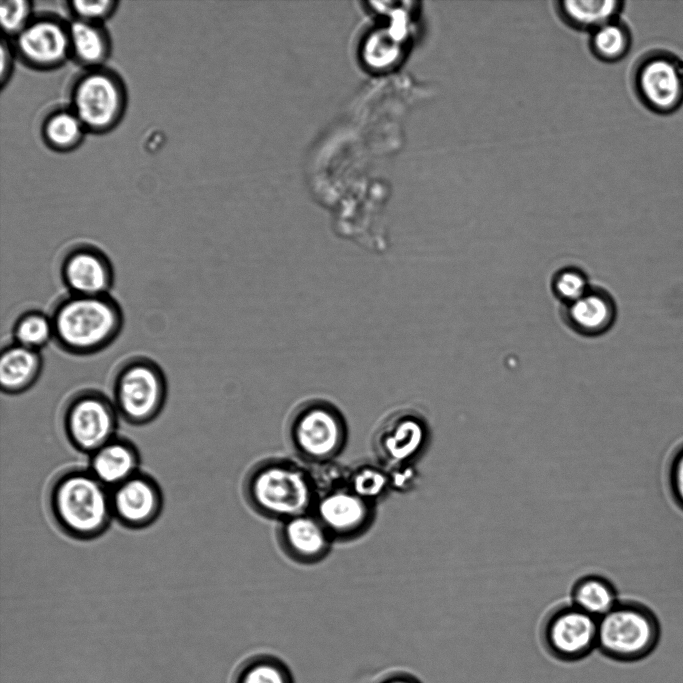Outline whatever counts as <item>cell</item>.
I'll return each instance as SVG.
<instances>
[{
    "mask_svg": "<svg viewBox=\"0 0 683 683\" xmlns=\"http://www.w3.org/2000/svg\"><path fill=\"white\" fill-rule=\"evenodd\" d=\"M242 488L255 512L279 522L311 512L318 495L312 472L283 457H269L251 466Z\"/></svg>",
    "mask_w": 683,
    "mask_h": 683,
    "instance_id": "obj_1",
    "label": "cell"
},
{
    "mask_svg": "<svg viewBox=\"0 0 683 683\" xmlns=\"http://www.w3.org/2000/svg\"><path fill=\"white\" fill-rule=\"evenodd\" d=\"M57 345L74 355H90L107 348L120 334L123 312L109 294H69L50 314Z\"/></svg>",
    "mask_w": 683,
    "mask_h": 683,
    "instance_id": "obj_2",
    "label": "cell"
},
{
    "mask_svg": "<svg viewBox=\"0 0 683 683\" xmlns=\"http://www.w3.org/2000/svg\"><path fill=\"white\" fill-rule=\"evenodd\" d=\"M49 507L57 525L82 540L103 534L113 518L110 491L89 470L60 474L50 488Z\"/></svg>",
    "mask_w": 683,
    "mask_h": 683,
    "instance_id": "obj_3",
    "label": "cell"
},
{
    "mask_svg": "<svg viewBox=\"0 0 683 683\" xmlns=\"http://www.w3.org/2000/svg\"><path fill=\"white\" fill-rule=\"evenodd\" d=\"M290 446L303 460L313 464L331 462L341 453L348 438L341 409L322 396H309L295 403L286 419Z\"/></svg>",
    "mask_w": 683,
    "mask_h": 683,
    "instance_id": "obj_4",
    "label": "cell"
},
{
    "mask_svg": "<svg viewBox=\"0 0 683 683\" xmlns=\"http://www.w3.org/2000/svg\"><path fill=\"white\" fill-rule=\"evenodd\" d=\"M655 613L637 601H619L598 619L597 650L618 662H635L650 655L660 639Z\"/></svg>",
    "mask_w": 683,
    "mask_h": 683,
    "instance_id": "obj_5",
    "label": "cell"
},
{
    "mask_svg": "<svg viewBox=\"0 0 683 683\" xmlns=\"http://www.w3.org/2000/svg\"><path fill=\"white\" fill-rule=\"evenodd\" d=\"M68 105L87 132L107 133L125 114L126 86L119 74L105 66L83 69L71 84Z\"/></svg>",
    "mask_w": 683,
    "mask_h": 683,
    "instance_id": "obj_6",
    "label": "cell"
},
{
    "mask_svg": "<svg viewBox=\"0 0 683 683\" xmlns=\"http://www.w3.org/2000/svg\"><path fill=\"white\" fill-rule=\"evenodd\" d=\"M113 403L127 422L143 425L161 412L167 383L159 365L146 357H133L117 369L112 383Z\"/></svg>",
    "mask_w": 683,
    "mask_h": 683,
    "instance_id": "obj_7",
    "label": "cell"
},
{
    "mask_svg": "<svg viewBox=\"0 0 683 683\" xmlns=\"http://www.w3.org/2000/svg\"><path fill=\"white\" fill-rule=\"evenodd\" d=\"M633 88L641 104L658 115L683 106V57L666 48L646 51L633 71Z\"/></svg>",
    "mask_w": 683,
    "mask_h": 683,
    "instance_id": "obj_8",
    "label": "cell"
},
{
    "mask_svg": "<svg viewBox=\"0 0 683 683\" xmlns=\"http://www.w3.org/2000/svg\"><path fill=\"white\" fill-rule=\"evenodd\" d=\"M430 439L426 417L411 405L390 409L377 422L372 435L373 450L385 467L413 465Z\"/></svg>",
    "mask_w": 683,
    "mask_h": 683,
    "instance_id": "obj_9",
    "label": "cell"
},
{
    "mask_svg": "<svg viewBox=\"0 0 683 683\" xmlns=\"http://www.w3.org/2000/svg\"><path fill=\"white\" fill-rule=\"evenodd\" d=\"M598 619L571 602L551 609L540 626L544 650L562 662H577L597 649Z\"/></svg>",
    "mask_w": 683,
    "mask_h": 683,
    "instance_id": "obj_10",
    "label": "cell"
},
{
    "mask_svg": "<svg viewBox=\"0 0 683 683\" xmlns=\"http://www.w3.org/2000/svg\"><path fill=\"white\" fill-rule=\"evenodd\" d=\"M118 415L113 401L101 392L79 391L64 408L65 434L76 449L92 454L116 437Z\"/></svg>",
    "mask_w": 683,
    "mask_h": 683,
    "instance_id": "obj_11",
    "label": "cell"
},
{
    "mask_svg": "<svg viewBox=\"0 0 683 683\" xmlns=\"http://www.w3.org/2000/svg\"><path fill=\"white\" fill-rule=\"evenodd\" d=\"M12 40L16 57L35 70L56 69L70 58L68 22L55 14H35Z\"/></svg>",
    "mask_w": 683,
    "mask_h": 683,
    "instance_id": "obj_12",
    "label": "cell"
},
{
    "mask_svg": "<svg viewBox=\"0 0 683 683\" xmlns=\"http://www.w3.org/2000/svg\"><path fill=\"white\" fill-rule=\"evenodd\" d=\"M313 514L333 540H350L366 532L375 518V503L370 502L347 485L320 492Z\"/></svg>",
    "mask_w": 683,
    "mask_h": 683,
    "instance_id": "obj_13",
    "label": "cell"
},
{
    "mask_svg": "<svg viewBox=\"0 0 683 683\" xmlns=\"http://www.w3.org/2000/svg\"><path fill=\"white\" fill-rule=\"evenodd\" d=\"M60 275L70 294L97 296L109 294L114 271L107 255L89 244L70 248L62 258Z\"/></svg>",
    "mask_w": 683,
    "mask_h": 683,
    "instance_id": "obj_14",
    "label": "cell"
},
{
    "mask_svg": "<svg viewBox=\"0 0 683 683\" xmlns=\"http://www.w3.org/2000/svg\"><path fill=\"white\" fill-rule=\"evenodd\" d=\"M113 517L131 529L152 524L162 509V494L149 476L136 473L110 490Z\"/></svg>",
    "mask_w": 683,
    "mask_h": 683,
    "instance_id": "obj_15",
    "label": "cell"
},
{
    "mask_svg": "<svg viewBox=\"0 0 683 683\" xmlns=\"http://www.w3.org/2000/svg\"><path fill=\"white\" fill-rule=\"evenodd\" d=\"M277 539L288 557L303 564L324 559L333 542L322 523L310 512L280 521Z\"/></svg>",
    "mask_w": 683,
    "mask_h": 683,
    "instance_id": "obj_16",
    "label": "cell"
},
{
    "mask_svg": "<svg viewBox=\"0 0 683 683\" xmlns=\"http://www.w3.org/2000/svg\"><path fill=\"white\" fill-rule=\"evenodd\" d=\"M563 314L574 332L585 337H596L612 328L617 318V306L606 289L590 286L579 299L564 305Z\"/></svg>",
    "mask_w": 683,
    "mask_h": 683,
    "instance_id": "obj_17",
    "label": "cell"
},
{
    "mask_svg": "<svg viewBox=\"0 0 683 683\" xmlns=\"http://www.w3.org/2000/svg\"><path fill=\"white\" fill-rule=\"evenodd\" d=\"M90 455L88 470L108 488L112 489L138 473L137 449L126 439L114 437Z\"/></svg>",
    "mask_w": 683,
    "mask_h": 683,
    "instance_id": "obj_18",
    "label": "cell"
},
{
    "mask_svg": "<svg viewBox=\"0 0 683 683\" xmlns=\"http://www.w3.org/2000/svg\"><path fill=\"white\" fill-rule=\"evenodd\" d=\"M43 366L40 351L15 342L5 346L0 356V385L4 393L19 394L38 380Z\"/></svg>",
    "mask_w": 683,
    "mask_h": 683,
    "instance_id": "obj_19",
    "label": "cell"
},
{
    "mask_svg": "<svg viewBox=\"0 0 683 683\" xmlns=\"http://www.w3.org/2000/svg\"><path fill=\"white\" fill-rule=\"evenodd\" d=\"M68 30L70 58L83 69L104 66L112 46L103 24L71 19Z\"/></svg>",
    "mask_w": 683,
    "mask_h": 683,
    "instance_id": "obj_20",
    "label": "cell"
},
{
    "mask_svg": "<svg viewBox=\"0 0 683 683\" xmlns=\"http://www.w3.org/2000/svg\"><path fill=\"white\" fill-rule=\"evenodd\" d=\"M39 131L43 143L56 152L76 149L88 133L68 104L53 106L45 112L40 121Z\"/></svg>",
    "mask_w": 683,
    "mask_h": 683,
    "instance_id": "obj_21",
    "label": "cell"
},
{
    "mask_svg": "<svg viewBox=\"0 0 683 683\" xmlns=\"http://www.w3.org/2000/svg\"><path fill=\"white\" fill-rule=\"evenodd\" d=\"M570 599L574 606L597 619L620 601L614 584L598 574H587L576 580Z\"/></svg>",
    "mask_w": 683,
    "mask_h": 683,
    "instance_id": "obj_22",
    "label": "cell"
},
{
    "mask_svg": "<svg viewBox=\"0 0 683 683\" xmlns=\"http://www.w3.org/2000/svg\"><path fill=\"white\" fill-rule=\"evenodd\" d=\"M232 683H295L289 665L270 652H255L237 666Z\"/></svg>",
    "mask_w": 683,
    "mask_h": 683,
    "instance_id": "obj_23",
    "label": "cell"
},
{
    "mask_svg": "<svg viewBox=\"0 0 683 683\" xmlns=\"http://www.w3.org/2000/svg\"><path fill=\"white\" fill-rule=\"evenodd\" d=\"M623 4L615 0H566L559 3V9L570 25L593 31L616 20Z\"/></svg>",
    "mask_w": 683,
    "mask_h": 683,
    "instance_id": "obj_24",
    "label": "cell"
},
{
    "mask_svg": "<svg viewBox=\"0 0 683 683\" xmlns=\"http://www.w3.org/2000/svg\"><path fill=\"white\" fill-rule=\"evenodd\" d=\"M631 44L629 28L617 19L593 30L590 40L594 55L606 62H616L624 58Z\"/></svg>",
    "mask_w": 683,
    "mask_h": 683,
    "instance_id": "obj_25",
    "label": "cell"
},
{
    "mask_svg": "<svg viewBox=\"0 0 683 683\" xmlns=\"http://www.w3.org/2000/svg\"><path fill=\"white\" fill-rule=\"evenodd\" d=\"M346 485L354 493L373 503L390 489L386 467L372 462L359 463L348 469Z\"/></svg>",
    "mask_w": 683,
    "mask_h": 683,
    "instance_id": "obj_26",
    "label": "cell"
},
{
    "mask_svg": "<svg viewBox=\"0 0 683 683\" xmlns=\"http://www.w3.org/2000/svg\"><path fill=\"white\" fill-rule=\"evenodd\" d=\"M12 333L15 343L37 351L54 337L50 315L38 310L22 313L15 320Z\"/></svg>",
    "mask_w": 683,
    "mask_h": 683,
    "instance_id": "obj_27",
    "label": "cell"
},
{
    "mask_svg": "<svg viewBox=\"0 0 683 683\" xmlns=\"http://www.w3.org/2000/svg\"><path fill=\"white\" fill-rule=\"evenodd\" d=\"M590 286L586 273L575 266L560 268L551 279L552 293L564 305L579 299Z\"/></svg>",
    "mask_w": 683,
    "mask_h": 683,
    "instance_id": "obj_28",
    "label": "cell"
},
{
    "mask_svg": "<svg viewBox=\"0 0 683 683\" xmlns=\"http://www.w3.org/2000/svg\"><path fill=\"white\" fill-rule=\"evenodd\" d=\"M34 15L33 5L28 0H2L0 3L1 28L11 38L19 34Z\"/></svg>",
    "mask_w": 683,
    "mask_h": 683,
    "instance_id": "obj_29",
    "label": "cell"
},
{
    "mask_svg": "<svg viewBox=\"0 0 683 683\" xmlns=\"http://www.w3.org/2000/svg\"><path fill=\"white\" fill-rule=\"evenodd\" d=\"M119 2L114 0L100 1H66V9L71 19L103 24L116 11Z\"/></svg>",
    "mask_w": 683,
    "mask_h": 683,
    "instance_id": "obj_30",
    "label": "cell"
},
{
    "mask_svg": "<svg viewBox=\"0 0 683 683\" xmlns=\"http://www.w3.org/2000/svg\"><path fill=\"white\" fill-rule=\"evenodd\" d=\"M667 482L673 501L683 511V443L676 447L670 458Z\"/></svg>",
    "mask_w": 683,
    "mask_h": 683,
    "instance_id": "obj_31",
    "label": "cell"
},
{
    "mask_svg": "<svg viewBox=\"0 0 683 683\" xmlns=\"http://www.w3.org/2000/svg\"><path fill=\"white\" fill-rule=\"evenodd\" d=\"M386 469L392 489L407 490L415 483L416 470L413 465L391 466Z\"/></svg>",
    "mask_w": 683,
    "mask_h": 683,
    "instance_id": "obj_32",
    "label": "cell"
},
{
    "mask_svg": "<svg viewBox=\"0 0 683 683\" xmlns=\"http://www.w3.org/2000/svg\"><path fill=\"white\" fill-rule=\"evenodd\" d=\"M1 70L0 84L3 88L10 80L13 73L14 57L16 56L11 41L2 38L0 42Z\"/></svg>",
    "mask_w": 683,
    "mask_h": 683,
    "instance_id": "obj_33",
    "label": "cell"
},
{
    "mask_svg": "<svg viewBox=\"0 0 683 683\" xmlns=\"http://www.w3.org/2000/svg\"><path fill=\"white\" fill-rule=\"evenodd\" d=\"M369 683H423L421 679L403 669H390L376 676Z\"/></svg>",
    "mask_w": 683,
    "mask_h": 683,
    "instance_id": "obj_34",
    "label": "cell"
}]
</instances>
